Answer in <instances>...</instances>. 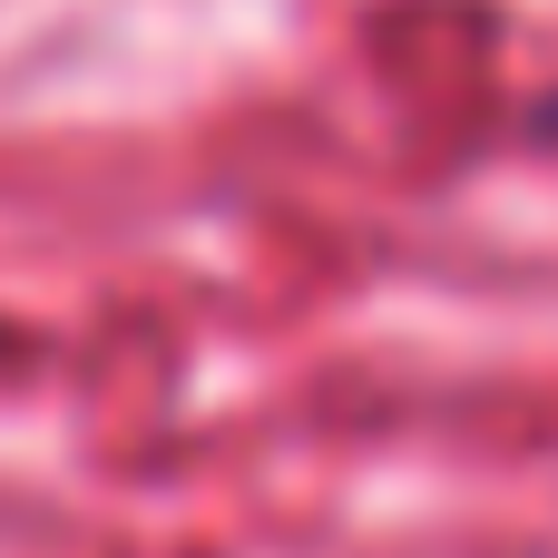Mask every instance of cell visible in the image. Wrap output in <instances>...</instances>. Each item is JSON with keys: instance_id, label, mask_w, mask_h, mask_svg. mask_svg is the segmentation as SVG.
<instances>
[{"instance_id": "obj_1", "label": "cell", "mask_w": 558, "mask_h": 558, "mask_svg": "<svg viewBox=\"0 0 558 558\" xmlns=\"http://www.w3.org/2000/svg\"><path fill=\"white\" fill-rule=\"evenodd\" d=\"M530 137H539V147H558V88L539 98V108H530Z\"/></svg>"}]
</instances>
